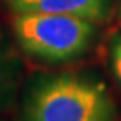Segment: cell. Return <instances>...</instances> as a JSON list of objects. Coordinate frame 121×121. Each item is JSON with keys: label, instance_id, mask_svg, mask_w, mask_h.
Instances as JSON below:
<instances>
[{"label": "cell", "instance_id": "5b68a950", "mask_svg": "<svg viewBox=\"0 0 121 121\" xmlns=\"http://www.w3.org/2000/svg\"><path fill=\"white\" fill-rule=\"evenodd\" d=\"M110 66H112L113 76L117 77L118 83L121 85V35H115L110 41Z\"/></svg>", "mask_w": 121, "mask_h": 121}, {"label": "cell", "instance_id": "3957f363", "mask_svg": "<svg viewBox=\"0 0 121 121\" xmlns=\"http://www.w3.org/2000/svg\"><path fill=\"white\" fill-rule=\"evenodd\" d=\"M14 13L69 14L91 22L105 19L108 0H6Z\"/></svg>", "mask_w": 121, "mask_h": 121}, {"label": "cell", "instance_id": "8992f818", "mask_svg": "<svg viewBox=\"0 0 121 121\" xmlns=\"http://www.w3.org/2000/svg\"><path fill=\"white\" fill-rule=\"evenodd\" d=\"M120 17H121V6H120Z\"/></svg>", "mask_w": 121, "mask_h": 121}, {"label": "cell", "instance_id": "277c9868", "mask_svg": "<svg viewBox=\"0 0 121 121\" xmlns=\"http://www.w3.org/2000/svg\"><path fill=\"white\" fill-rule=\"evenodd\" d=\"M13 88V66L0 47V107Z\"/></svg>", "mask_w": 121, "mask_h": 121}, {"label": "cell", "instance_id": "7a4b0ae2", "mask_svg": "<svg viewBox=\"0 0 121 121\" xmlns=\"http://www.w3.org/2000/svg\"><path fill=\"white\" fill-rule=\"evenodd\" d=\"M14 33L28 55L46 61H66L86 50L94 22L69 14L24 13L14 19Z\"/></svg>", "mask_w": 121, "mask_h": 121}, {"label": "cell", "instance_id": "6da1fadb", "mask_svg": "<svg viewBox=\"0 0 121 121\" xmlns=\"http://www.w3.org/2000/svg\"><path fill=\"white\" fill-rule=\"evenodd\" d=\"M115 104L104 83L77 74L41 80L30 91L21 121H113Z\"/></svg>", "mask_w": 121, "mask_h": 121}]
</instances>
